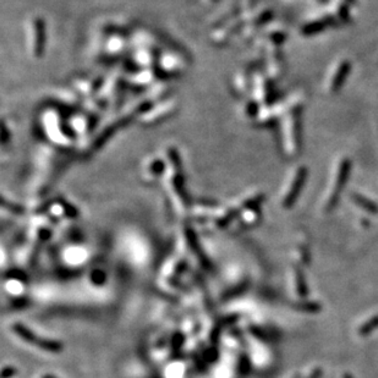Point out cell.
<instances>
[{
	"mask_svg": "<svg viewBox=\"0 0 378 378\" xmlns=\"http://www.w3.org/2000/svg\"><path fill=\"white\" fill-rule=\"evenodd\" d=\"M349 169L350 163L346 158H339L337 162H335L334 168L332 170V179H330L329 187H328V204L334 202V200L338 197L341 187L344 186V182H345L347 174H349Z\"/></svg>",
	"mask_w": 378,
	"mask_h": 378,
	"instance_id": "cell-1",
	"label": "cell"
},
{
	"mask_svg": "<svg viewBox=\"0 0 378 378\" xmlns=\"http://www.w3.org/2000/svg\"><path fill=\"white\" fill-rule=\"evenodd\" d=\"M13 329H14V333H15L19 338L24 339V340H26L27 343L32 344V345L41 347L42 350H46V351H48V352H60V350L63 349L62 344L58 343V341L48 340V339L36 337L31 330H29L27 328L21 326V324H16V326H14Z\"/></svg>",
	"mask_w": 378,
	"mask_h": 378,
	"instance_id": "cell-2",
	"label": "cell"
},
{
	"mask_svg": "<svg viewBox=\"0 0 378 378\" xmlns=\"http://www.w3.org/2000/svg\"><path fill=\"white\" fill-rule=\"evenodd\" d=\"M349 69L350 65L346 60H338L333 65L332 70L329 71L326 82H324V88L328 93H333L340 88L341 83L346 79Z\"/></svg>",
	"mask_w": 378,
	"mask_h": 378,
	"instance_id": "cell-3",
	"label": "cell"
}]
</instances>
